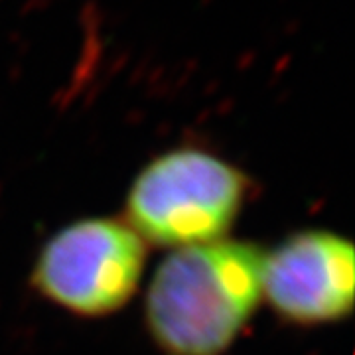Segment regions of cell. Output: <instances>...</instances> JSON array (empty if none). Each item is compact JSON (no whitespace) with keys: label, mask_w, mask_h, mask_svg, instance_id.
Listing matches in <instances>:
<instances>
[{"label":"cell","mask_w":355,"mask_h":355,"mask_svg":"<svg viewBox=\"0 0 355 355\" xmlns=\"http://www.w3.org/2000/svg\"><path fill=\"white\" fill-rule=\"evenodd\" d=\"M266 251L237 239L176 249L154 270L144 316L166 355H223L263 300Z\"/></svg>","instance_id":"6da1fadb"},{"label":"cell","mask_w":355,"mask_h":355,"mask_svg":"<svg viewBox=\"0 0 355 355\" xmlns=\"http://www.w3.org/2000/svg\"><path fill=\"white\" fill-rule=\"evenodd\" d=\"M245 198L247 178L239 168L202 148H176L140 170L123 221L144 245L176 251L225 239Z\"/></svg>","instance_id":"7a4b0ae2"},{"label":"cell","mask_w":355,"mask_h":355,"mask_svg":"<svg viewBox=\"0 0 355 355\" xmlns=\"http://www.w3.org/2000/svg\"><path fill=\"white\" fill-rule=\"evenodd\" d=\"M144 263L146 245L123 219L91 217L58 231L44 245L32 284L76 316H109L137 294Z\"/></svg>","instance_id":"3957f363"},{"label":"cell","mask_w":355,"mask_h":355,"mask_svg":"<svg viewBox=\"0 0 355 355\" xmlns=\"http://www.w3.org/2000/svg\"><path fill=\"white\" fill-rule=\"evenodd\" d=\"M354 243L326 229L291 235L266 251L263 298L298 326L334 324L354 310Z\"/></svg>","instance_id":"277c9868"}]
</instances>
